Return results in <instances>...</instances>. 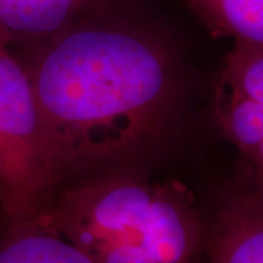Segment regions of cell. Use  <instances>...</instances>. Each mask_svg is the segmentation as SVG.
<instances>
[{
  "mask_svg": "<svg viewBox=\"0 0 263 263\" xmlns=\"http://www.w3.org/2000/svg\"><path fill=\"white\" fill-rule=\"evenodd\" d=\"M34 47L25 66L57 173L120 152L154 126L170 70L139 31L81 19Z\"/></svg>",
  "mask_w": 263,
  "mask_h": 263,
  "instance_id": "1",
  "label": "cell"
},
{
  "mask_svg": "<svg viewBox=\"0 0 263 263\" xmlns=\"http://www.w3.org/2000/svg\"><path fill=\"white\" fill-rule=\"evenodd\" d=\"M47 216L91 263H206V216L176 180L89 181L54 195Z\"/></svg>",
  "mask_w": 263,
  "mask_h": 263,
  "instance_id": "2",
  "label": "cell"
},
{
  "mask_svg": "<svg viewBox=\"0 0 263 263\" xmlns=\"http://www.w3.org/2000/svg\"><path fill=\"white\" fill-rule=\"evenodd\" d=\"M57 176L27 66L0 41V227L47 214Z\"/></svg>",
  "mask_w": 263,
  "mask_h": 263,
  "instance_id": "3",
  "label": "cell"
},
{
  "mask_svg": "<svg viewBox=\"0 0 263 263\" xmlns=\"http://www.w3.org/2000/svg\"><path fill=\"white\" fill-rule=\"evenodd\" d=\"M206 219V263H263L262 190H238Z\"/></svg>",
  "mask_w": 263,
  "mask_h": 263,
  "instance_id": "4",
  "label": "cell"
},
{
  "mask_svg": "<svg viewBox=\"0 0 263 263\" xmlns=\"http://www.w3.org/2000/svg\"><path fill=\"white\" fill-rule=\"evenodd\" d=\"M108 0H0V41L38 44Z\"/></svg>",
  "mask_w": 263,
  "mask_h": 263,
  "instance_id": "5",
  "label": "cell"
},
{
  "mask_svg": "<svg viewBox=\"0 0 263 263\" xmlns=\"http://www.w3.org/2000/svg\"><path fill=\"white\" fill-rule=\"evenodd\" d=\"M0 263H91L57 231L47 214L0 227Z\"/></svg>",
  "mask_w": 263,
  "mask_h": 263,
  "instance_id": "6",
  "label": "cell"
},
{
  "mask_svg": "<svg viewBox=\"0 0 263 263\" xmlns=\"http://www.w3.org/2000/svg\"><path fill=\"white\" fill-rule=\"evenodd\" d=\"M215 37L263 46V0H183Z\"/></svg>",
  "mask_w": 263,
  "mask_h": 263,
  "instance_id": "7",
  "label": "cell"
},
{
  "mask_svg": "<svg viewBox=\"0 0 263 263\" xmlns=\"http://www.w3.org/2000/svg\"><path fill=\"white\" fill-rule=\"evenodd\" d=\"M218 122L228 139L250 160L263 142V105L216 88Z\"/></svg>",
  "mask_w": 263,
  "mask_h": 263,
  "instance_id": "8",
  "label": "cell"
},
{
  "mask_svg": "<svg viewBox=\"0 0 263 263\" xmlns=\"http://www.w3.org/2000/svg\"><path fill=\"white\" fill-rule=\"evenodd\" d=\"M216 88L263 105V46L235 43Z\"/></svg>",
  "mask_w": 263,
  "mask_h": 263,
  "instance_id": "9",
  "label": "cell"
},
{
  "mask_svg": "<svg viewBox=\"0 0 263 263\" xmlns=\"http://www.w3.org/2000/svg\"><path fill=\"white\" fill-rule=\"evenodd\" d=\"M250 162L253 165L254 168V180H256V187L263 192V142L260 143V146L256 149L252 158H250Z\"/></svg>",
  "mask_w": 263,
  "mask_h": 263,
  "instance_id": "10",
  "label": "cell"
}]
</instances>
